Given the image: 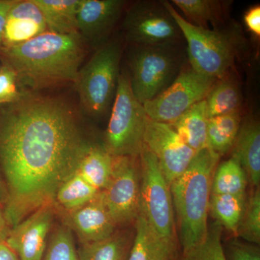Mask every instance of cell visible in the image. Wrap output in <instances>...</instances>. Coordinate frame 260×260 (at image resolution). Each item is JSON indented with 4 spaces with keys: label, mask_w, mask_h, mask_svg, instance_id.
<instances>
[{
    "label": "cell",
    "mask_w": 260,
    "mask_h": 260,
    "mask_svg": "<svg viewBox=\"0 0 260 260\" xmlns=\"http://www.w3.org/2000/svg\"><path fill=\"white\" fill-rule=\"evenodd\" d=\"M42 11L49 32L79 34L77 13L80 0H32Z\"/></svg>",
    "instance_id": "obj_21"
},
{
    "label": "cell",
    "mask_w": 260,
    "mask_h": 260,
    "mask_svg": "<svg viewBox=\"0 0 260 260\" xmlns=\"http://www.w3.org/2000/svg\"><path fill=\"white\" fill-rule=\"evenodd\" d=\"M242 124L240 112L208 118L207 145L219 156L234 146Z\"/></svg>",
    "instance_id": "obj_22"
},
{
    "label": "cell",
    "mask_w": 260,
    "mask_h": 260,
    "mask_svg": "<svg viewBox=\"0 0 260 260\" xmlns=\"http://www.w3.org/2000/svg\"><path fill=\"white\" fill-rule=\"evenodd\" d=\"M121 55L120 43L107 41L80 68L75 84L80 103L89 115H104L114 102Z\"/></svg>",
    "instance_id": "obj_7"
},
{
    "label": "cell",
    "mask_w": 260,
    "mask_h": 260,
    "mask_svg": "<svg viewBox=\"0 0 260 260\" xmlns=\"http://www.w3.org/2000/svg\"><path fill=\"white\" fill-rule=\"evenodd\" d=\"M226 260H260L259 248L255 244L231 241L224 251Z\"/></svg>",
    "instance_id": "obj_33"
},
{
    "label": "cell",
    "mask_w": 260,
    "mask_h": 260,
    "mask_svg": "<svg viewBox=\"0 0 260 260\" xmlns=\"http://www.w3.org/2000/svg\"><path fill=\"white\" fill-rule=\"evenodd\" d=\"M113 156L104 146L88 144L80 155L74 172L102 191L112 175Z\"/></svg>",
    "instance_id": "obj_20"
},
{
    "label": "cell",
    "mask_w": 260,
    "mask_h": 260,
    "mask_svg": "<svg viewBox=\"0 0 260 260\" xmlns=\"http://www.w3.org/2000/svg\"><path fill=\"white\" fill-rule=\"evenodd\" d=\"M15 0H0V49L3 47V30L5 20Z\"/></svg>",
    "instance_id": "obj_35"
},
{
    "label": "cell",
    "mask_w": 260,
    "mask_h": 260,
    "mask_svg": "<svg viewBox=\"0 0 260 260\" xmlns=\"http://www.w3.org/2000/svg\"><path fill=\"white\" fill-rule=\"evenodd\" d=\"M137 157L113 156L112 175L102 191L116 225L136 220L140 210V171Z\"/></svg>",
    "instance_id": "obj_11"
},
{
    "label": "cell",
    "mask_w": 260,
    "mask_h": 260,
    "mask_svg": "<svg viewBox=\"0 0 260 260\" xmlns=\"http://www.w3.org/2000/svg\"><path fill=\"white\" fill-rule=\"evenodd\" d=\"M54 203L43 205L11 228L7 244L20 260H42L55 214Z\"/></svg>",
    "instance_id": "obj_13"
},
{
    "label": "cell",
    "mask_w": 260,
    "mask_h": 260,
    "mask_svg": "<svg viewBox=\"0 0 260 260\" xmlns=\"http://www.w3.org/2000/svg\"><path fill=\"white\" fill-rule=\"evenodd\" d=\"M42 260H79L70 229L60 225L51 234Z\"/></svg>",
    "instance_id": "obj_31"
},
{
    "label": "cell",
    "mask_w": 260,
    "mask_h": 260,
    "mask_svg": "<svg viewBox=\"0 0 260 260\" xmlns=\"http://www.w3.org/2000/svg\"><path fill=\"white\" fill-rule=\"evenodd\" d=\"M208 116L205 99L197 103L170 124L186 145L198 153L207 145Z\"/></svg>",
    "instance_id": "obj_19"
},
{
    "label": "cell",
    "mask_w": 260,
    "mask_h": 260,
    "mask_svg": "<svg viewBox=\"0 0 260 260\" xmlns=\"http://www.w3.org/2000/svg\"><path fill=\"white\" fill-rule=\"evenodd\" d=\"M149 118L132 91L127 72L121 71L103 145L114 157H138L144 151Z\"/></svg>",
    "instance_id": "obj_5"
},
{
    "label": "cell",
    "mask_w": 260,
    "mask_h": 260,
    "mask_svg": "<svg viewBox=\"0 0 260 260\" xmlns=\"http://www.w3.org/2000/svg\"><path fill=\"white\" fill-rule=\"evenodd\" d=\"M122 28L126 41L133 45L178 44L183 37L164 1L136 2L126 10Z\"/></svg>",
    "instance_id": "obj_9"
},
{
    "label": "cell",
    "mask_w": 260,
    "mask_h": 260,
    "mask_svg": "<svg viewBox=\"0 0 260 260\" xmlns=\"http://www.w3.org/2000/svg\"><path fill=\"white\" fill-rule=\"evenodd\" d=\"M18 83L14 70L3 64L0 68V106L18 102L24 96L18 90Z\"/></svg>",
    "instance_id": "obj_32"
},
{
    "label": "cell",
    "mask_w": 260,
    "mask_h": 260,
    "mask_svg": "<svg viewBox=\"0 0 260 260\" xmlns=\"http://www.w3.org/2000/svg\"><path fill=\"white\" fill-rule=\"evenodd\" d=\"M65 225L78 236L81 244L110 237L116 224L108 212L102 191L86 204L69 212H61Z\"/></svg>",
    "instance_id": "obj_15"
},
{
    "label": "cell",
    "mask_w": 260,
    "mask_h": 260,
    "mask_svg": "<svg viewBox=\"0 0 260 260\" xmlns=\"http://www.w3.org/2000/svg\"><path fill=\"white\" fill-rule=\"evenodd\" d=\"M222 233L223 227L218 222L208 225L203 242L182 252L180 260H226L222 244Z\"/></svg>",
    "instance_id": "obj_29"
},
{
    "label": "cell",
    "mask_w": 260,
    "mask_h": 260,
    "mask_svg": "<svg viewBox=\"0 0 260 260\" xmlns=\"http://www.w3.org/2000/svg\"><path fill=\"white\" fill-rule=\"evenodd\" d=\"M11 227L10 226L3 213L0 208V242H5L9 235Z\"/></svg>",
    "instance_id": "obj_37"
},
{
    "label": "cell",
    "mask_w": 260,
    "mask_h": 260,
    "mask_svg": "<svg viewBox=\"0 0 260 260\" xmlns=\"http://www.w3.org/2000/svg\"><path fill=\"white\" fill-rule=\"evenodd\" d=\"M246 27L256 37H260V7L256 5L246 12L244 15Z\"/></svg>",
    "instance_id": "obj_34"
},
{
    "label": "cell",
    "mask_w": 260,
    "mask_h": 260,
    "mask_svg": "<svg viewBox=\"0 0 260 260\" xmlns=\"http://www.w3.org/2000/svg\"><path fill=\"white\" fill-rule=\"evenodd\" d=\"M246 202V195L211 194L209 212L222 227L236 235Z\"/></svg>",
    "instance_id": "obj_28"
},
{
    "label": "cell",
    "mask_w": 260,
    "mask_h": 260,
    "mask_svg": "<svg viewBox=\"0 0 260 260\" xmlns=\"http://www.w3.org/2000/svg\"><path fill=\"white\" fill-rule=\"evenodd\" d=\"M208 118L240 112L242 98L234 80L228 77L217 80L205 99Z\"/></svg>",
    "instance_id": "obj_25"
},
{
    "label": "cell",
    "mask_w": 260,
    "mask_h": 260,
    "mask_svg": "<svg viewBox=\"0 0 260 260\" xmlns=\"http://www.w3.org/2000/svg\"><path fill=\"white\" fill-rule=\"evenodd\" d=\"M183 55L177 44L133 45L128 56L130 86L142 104L158 96L180 73Z\"/></svg>",
    "instance_id": "obj_6"
},
{
    "label": "cell",
    "mask_w": 260,
    "mask_h": 260,
    "mask_svg": "<svg viewBox=\"0 0 260 260\" xmlns=\"http://www.w3.org/2000/svg\"><path fill=\"white\" fill-rule=\"evenodd\" d=\"M248 179L240 162L232 156L215 169L211 194L246 195Z\"/></svg>",
    "instance_id": "obj_26"
},
{
    "label": "cell",
    "mask_w": 260,
    "mask_h": 260,
    "mask_svg": "<svg viewBox=\"0 0 260 260\" xmlns=\"http://www.w3.org/2000/svg\"><path fill=\"white\" fill-rule=\"evenodd\" d=\"M136 233L126 260H173L174 251L150 226L143 215L136 218Z\"/></svg>",
    "instance_id": "obj_18"
},
{
    "label": "cell",
    "mask_w": 260,
    "mask_h": 260,
    "mask_svg": "<svg viewBox=\"0 0 260 260\" xmlns=\"http://www.w3.org/2000/svg\"><path fill=\"white\" fill-rule=\"evenodd\" d=\"M130 248L126 237L114 233L102 240L81 244L77 252L79 260H126Z\"/></svg>",
    "instance_id": "obj_27"
},
{
    "label": "cell",
    "mask_w": 260,
    "mask_h": 260,
    "mask_svg": "<svg viewBox=\"0 0 260 260\" xmlns=\"http://www.w3.org/2000/svg\"><path fill=\"white\" fill-rule=\"evenodd\" d=\"M140 157L139 214L157 235L175 250V219L170 186L151 152L145 149Z\"/></svg>",
    "instance_id": "obj_8"
},
{
    "label": "cell",
    "mask_w": 260,
    "mask_h": 260,
    "mask_svg": "<svg viewBox=\"0 0 260 260\" xmlns=\"http://www.w3.org/2000/svg\"><path fill=\"white\" fill-rule=\"evenodd\" d=\"M219 158L210 148L200 150L185 172L170 185L182 252L206 237L212 181Z\"/></svg>",
    "instance_id": "obj_3"
},
{
    "label": "cell",
    "mask_w": 260,
    "mask_h": 260,
    "mask_svg": "<svg viewBox=\"0 0 260 260\" xmlns=\"http://www.w3.org/2000/svg\"><path fill=\"white\" fill-rule=\"evenodd\" d=\"M7 198H8V191H7L6 186H5L4 179L0 174V208L2 210H3L6 203Z\"/></svg>",
    "instance_id": "obj_38"
},
{
    "label": "cell",
    "mask_w": 260,
    "mask_h": 260,
    "mask_svg": "<svg viewBox=\"0 0 260 260\" xmlns=\"http://www.w3.org/2000/svg\"><path fill=\"white\" fill-rule=\"evenodd\" d=\"M88 144L64 102L24 95L0 106V168L8 191L3 210L10 227L54 203Z\"/></svg>",
    "instance_id": "obj_1"
},
{
    "label": "cell",
    "mask_w": 260,
    "mask_h": 260,
    "mask_svg": "<svg viewBox=\"0 0 260 260\" xmlns=\"http://www.w3.org/2000/svg\"><path fill=\"white\" fill-rule=\"evenodd\" d=\"M145 149L151 152L170 186L185 172L196 155L170 124L148 119L145 134Z\"/></svg>",
    "instance_id": "obj_12"
},
{
    "label": "cell",
    "mask_w": 260,
    "mask_h": 260,
    "mask_svg": "<svg viewBox=\"0 0 260 260\" xmlns=\"http://www.w3.org/2000/svg\"><path fill=\"white\" fill-rule=\"evenodd\" d=\"M100 191L74 172L58 188L54 205L58 212L71 211L88 203Z\"/></svg>",
    "instance_id": "obj_23"
},
{
    "label": "cell",
    "mask_w": 260,
    "mask_h": 260,
    "mask_svg": "<svg viewBox=\"0 0 260 260\" xmlns=\"http://www.w3.org/2000/svg\"><path fill=\"white\" fill-rule=\"evenodd\" d=\"M164 2L187 44L189 66L197 73L215 79L229 75L239 54V37L223 29L194 26L178 13L170 2Z\"/></svg>",
    "instance_id": "obj_4"
},
{
    "label": "cell",
    "mask_w": 260,
    "mask_h": 260,
    "mask_svg": "<svg viewBox=\"0 0 260 260\" xmlns=\"http://www.w3.org/2000/svg\"><path fill=\"white\" fill-rule=\"evenodd\" d=\"M233 156L236 157L254 188L260 182V128L255 119H248L241 124L235 143Z\"/></svg>",
    "instance_id": "obj_17"
},
{
    "label": "cell",
    "mask_w": 260,
    "mask_h": 260,
    "mask_svg": "<svg viewBox=\"0 0 260 260\" xmlns=\"http://www.w3.org/2000/svg\"><path fill=\"white\" fill-rule=\"evenodd\" d=\"M47 31L44 15L32 0H15L5 20L2 48L23 44Z\"/></svg>",
    "instance_id": "obj_16"
},
{
    "label": "cell",
    "mask_w": 260,
    "mask_h": 260,
    "mask_svg": "<svg viewBox=\"0 0 260 260\" xmlns=\"http://www.w3.org/2000/svg\"><path fill=\"white\" fill-rule=\"evenodd\" d=\"M125 5L123 0H80L77 23L85 43L99 48L107 42Z\"/></svg>",
    "instance_id": "obj_14"
},
{
    "label": "cell",
    "mask_w": 260,
    "mask_h": 260,
    "mask_svg": "<svg viewBox=\"0 0 260 260\" xmlns=\"http://www.w3.org/2000/svg\"><path fill=\"white\" fill-rule=\"evenodd\" d=\"M250 244L259 245L260 242V192L259 187L246 199L245 209L238 225L237 234Z\"/></svg>",
    "instance_id": "obj_30"
},
{
    "label": "cell",
    "mask_w": 260,
    "mask_h": 260,
    "mask_svg": "<svg viewBox=\"0 0 260 260\" xmlns=\"http://www.w3.org/2000/svg\"><path fill=\"white\" fill-rule=\"evenodd\" d=\"M0 260H20L18 255L5 242H0Z\"/></svg>",
    "instance_id": "obj_36"
},
{
    "label": "cell",
    "mask_w": 260,
    "mask_h": 260,
    "mask_svg": "<svg viewBox=\"0 0 260 260\" xmlns=\"http://www.w3.org/2000/svg\"><path fill=\"white\" fill-rule=\"evenodd\" d=\"M218 79L197 73L189 67L181 69L176 79L143 107L150 120L172 124L197 103L206 99Z\"/></svg>",
    "instance_id": "obj_10"
},
{
    "label": "cell",
    "mask_w": 260,
    "mask_h": 260,
    "mask_svg": "<svg viewBox=\"0 0 260 260\" xmlns=\"http://www.w3.org/2000/svg\"><path fill=\"white\" fill-rule=\"evenodd\" d=\"M86 44L79 34L47 31L23 44L2 48L0 59L14 70L18 83L29 88L75 84L83 66Z\"/></svg>",
    "instance_id": "obj_2"
},
{
    "label": "cell",
    "mask_w": 260,
    "mask_h": 260,
    "mask_svg": "<svg viewBox=\"0 0 260 260\" xmlns=\"http://www.w3.org/2000/svg\"><path fill=\"white\" fill-rule=\"evenodd\" d=\"M174 4L184 13L186 21L194 26L209 29L223 22L225 10L229 2L215 0H172Z\"/></svg>",
    "instance_id": "obj_24"
}]
</instances>
